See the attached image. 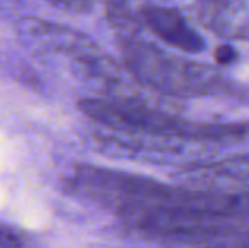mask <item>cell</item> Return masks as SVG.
I'll use <instances>...</instances> for the list:
<instances>
[{
  "mask_svg": "<svg viewBox=\"0 0 249 248\" xmlns=\"http://www.w3.org/2000/svg\"><path fill=\"white\" fill-rule=\"evenodd\" d=\"M121 50L132 78L161 97L175 100L222 94L229 89L212 66L171 55L148 41L125 38Z\"/></svg>",
  "mask_w": 249,
  "mask_h": 248,
  "instance_id": "6da1fadb",
  "label": "cell"
},
{
  "mask_svg": "<svg viewBox=\"0 0 249 248\" xmlns=\"http://www.w3.org/2000/svg\"><path fill=\"white\" fill-rule=\"evenodd\" d=\"M173 179L197 189L249 191V152L190 163L178 170Z\"/></svg>",
  "mask_w": 249,
  "mask_h": 248,
  "instance_id": "7a4b0ae2",
  "label": "cell"
},
{
  "mask_svg": "<svg viewBox=\"0 0 249 248\" xmlns=\"http://www.w3.org/2000/svg\"><path fill=\"white\" fill-rule=\"evenodd\" d=\"M195 16L215 36L249 43V0H197Z\"/></svg>",
  "mask_w": 249,
  "mask_h": 248,
  "instance_id": "3957f363",
  "label": "cell"
},
{
  "mask_svg": "<svg viewBox=\"0 0 249 248\" xmlns=\"http://www.w3.org/2000/svg\"><path fill=\"white\" fill-rule=\"evenodd\" d=\"M141 24L149 27L163 43L183 51L200 53L205 50L202 34L187 20V17L177 9L160 5H148L141 9Z\"/></svg>",
  "mask_w": 249,
  "mask_h": 248,
  "instance_id": "277c9868",
  "label": "cell"
},
{
  "mask_svg": "<svg viewBox=\"0 0 249 248\" xmlns=\"http://www.w3.org/2000/svg\"><path fill=\"white\" fill-rule=\"evenodd\" d=\"M46 2L56 9L73 14H83L92 9V0H46Z\"/></svg>",
  "mask_w": 249,
  "mask_h": 248,
  "instance_id": "5b68a950",
  "label": "cell"
},
{
  "mask_svg": "<svg viewBox=\"0 0 249 248\" xmlns=\"http://www.w3.org/2000/svg\"><path fill=\"white\" fill-rule=\"evenodd\" d=\"M26 240L14 229L0 226V247H22Z\"/></svg>",
  "mask_w": 249,
  "mask_h": 248,
  "instance_id": "8992f818",
  "label": "cell"
},
{
  "mask_svg": "<svg viewBox=\"0 0 249 248\" xmlns=\"http://www.w3.org/2000/svg\"><path fill=\"white\" fill-rule=\"evenodd\" d=\"M217 60L219 63H222V65H226V63H231L236 60V51H234V48L231 46H220L219 50H217Z\"/></svg>",
  "mask_w": 249,
  "mask_h": 248,
  "instance_id": "52a82bcc",
  "label": "cell"
},
{
  "mask_svg": "<svg viewBox=\"0 0 249 248\" xmlns=\"http://www.w3.org/2000/svg\"><path fill=\"white\" fill-rule=\"evenodd\" d=\"M231 245L232 247H249V226H246V228L236 236V240H234Z\"/></svg>",
  "mask_w": 249,
  "mask_h": 248,
  "instance_id": "ba28073f",
  "label": "cell"
}]
</instances>
